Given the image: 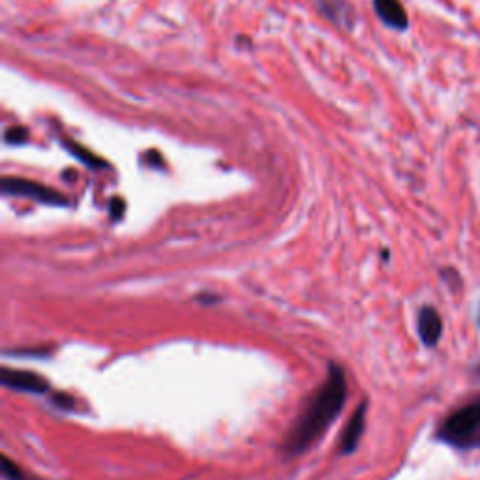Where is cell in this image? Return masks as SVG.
<instances>
[{
	"label": "cell",
	"mask_w": 480,
	"mask_h": 480,
	"mask_svg": "<svg viewBox=\"0 0 480 480\" xmlns=\"http://www.w3.org/2000/svg\"><path fill=\"white\" fill-rule=\"evenodd\" d=\"M25 139H27V130L21 128V126H18V128H10V130L6 132V141H8V143H23Z\"/></svg>",
	"instance_id": "9"
},
{
	"label": "cell",
	"mask_w": 480,
	"mask_h": 480,
	"mask_svg": "<svg viewBox=\"0 0 480 480\" xmlns=\"http://www.w3.org/2000/svg\"><path fill=\"white\" fill-rule=\"evenodd\" d=\"M3 476L6 480H36L33 475L23 471L18 463L11 461L8 456H3Z\"/></svg>",
	"instance_id": "8"
},
{
	"label": "cell",
	"mask_w": 480,
	"mask_h": 480,
	"mask_svg": "<svg viewBox=\"0 0 480 480\" xmlns=\"http://www.w3.org/2000/svg\"><path fill=\"white\" fill-rule=\"evenodd\" d=\"M478 426H480V401H475V404L461 408L448 416L441 428V436L446 441L458 443L473 436V431H476Z\"/></svg>",
	"instance_id": "2"
},
{
	"label": "cell",
	"mask_w": 480,
	"mask_h": 480,
	"mask_svg": "<svg viewBox=\"0 0 480 480\" xmlns=\"http://www.w3.org/2000/svg\"><path fill=\"white\" fill-rule=\"evenodd\" d=\"M347 398V379L344 370L332 364L329 366L327 379L323 381L316 396L309 400V404L302 415L293 424L289 436L284 441V451L287 456H297L306 453L327 428L338 419L344 409Z\"/></svg>",
	"instance_id": "1"
},
{
	"label": "cell",
	"mask_w": 480,
	"mask_h": 480,
	"mask_svg": "<svg viewBox=\"0 0 480 480\" xmlns=\"http://www.w3.org/2000/svg\"><path fill=\"white\" fill-rule=\"evenodd\" d=\"M3 194L4 195H21V197H30L34 201H40V203L45 205H68V199L55 192L50 186L38 184L34 180H25V179H13L6 177L3 180Z\"/></svg>",
	"instance_id": "3"
},
{
	"label": "cell",
	"mask_w": 480,
	"mask_h": 480,
	"mask_svg": "<svg viewBox=\"0 0 480 480\" xmlns=\"http://www.w3.org/2000/svg\"><path fill=\"white\" fill-rule=\"evenodd\" d=\"M113 209H115V210H113V216H115V218H118V216H120V214H118V209H120V210L124 209V203H122V201L113 199Z\"/></svg>",
	"instance_id": "10"
},
{
	"label": "cell",
	"mask_w": 480,
	"mask_h": 480,
	"mask_svg": "<svg viewBox=\"0 0 480 480\" xmlns=\"http://www.w3.org/2000/svg\"><path fill=\"white\" fill-rule=\"evenodd\" d=\"M366 408L368 404L362 401V404L357 408V411H354L351 419L347 421V426L342 433V439H339V453L342 454H351L354 453V448L359 446L364 428H366Z\"/></svg>",
	"instance_id": "5"
},
{
	"label": "cell",
	"mask_w": 480,
	"mask_h": 480,
	"mask_svg": "<svg viewBox=\"0 0 480 480\" xmlns=\"http://www.w3.org/2000/svg\"><path fill=\"white\" fill-rule=\"evenodd\" d=\"M374 8L383 23L396 30H406L409 25L408 11L400 0H374Z\"/></svg>",
	"instance_id": "7"
},
{
	"label": "cell",
	"mask_w": 480,
	"mask_h": 480,
	"mask_svg": "<svg viewBox=\"0 0 480 480\" xmlns=\"http://www.w3.org/2000/svg\"><path fill=\"white\" fill-rule=\"evenodd\" d=\"M0 379H3L4 386L13 391L30 392V394H45L50 391L48 381L40 377L38 374H33V371L3 368V371H0Z\"/></svg>",
	"instance_id": "4"
},
{
	"label": "cell",
	"mask_w": 480,
	"mask_h": 480,
	"mask_svg": "<svg viewBox=\"0 0 480 480\" xmlns=\"http://www.w3.org/2000/svg\"><path fill=\"white\" fill-rule=\"evenodd\" d=\"M443 332V321L441 316L431 306H424L419 314V334L424 346L433 347L441 338Z\"/></svg>",
	"instance_id": "6"
}]
</instances>
